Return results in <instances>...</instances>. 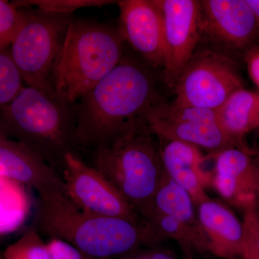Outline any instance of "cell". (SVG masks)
Returning <instances> with one entry per match:
<instances>
[{
    "mask_svg": "<svg viewBox=\"0 0 259 259\" xmlns=\"http://www.w3.org/2000/svg\"><path fill=\"white\" fill-rule=\"evenodd\" d=\"M243 225L245 228V242L243 259H259V253L255 244L254 231L248 212H244Z\"/></svg>",
    "mask_w": 259,
    "mask_h": 259,
    "instance_id": "603a6c76",
    "label": "cell"
},
{
    "mask_svg": "<svg viewBox=\"0 0 259 259\" xmlns=\"http://www.w3.org/2000/svg\"><path fill=\"white\" fill-rule=\"evenodd\" d=\"M118 28L122 38L156 70L163 69V14L157 0L117 2Z\"/></svg>",
    "mask_w": 259,
    "mask_h": 259,
    "instance_id": "7c38bea8",
    "label": "cell"
},
{
    "mask_svg": "<svg viewBox=\"0 0 259 259\" xmlns=\"http://www.w3.org/2000/svg\"><path fill=\"white\" fill-rule=\"evenodd\" d=\"M243 54L250 79L259 89V45L252 46Z\"/></svg>",
    "mask_w": 259,
    "mask_h": 259,
    "instance_id": "cb8c5ba5",
    "label": "cell"
},
{
    "mask_svg": "<svg viewBox=\"0 0 259 259\" xmlns=\"http://www.w3.org/2000/svg\"><path fill=\"white\" fill-rule=\"evenodd\" d=\"M1 259H3V258H1Z\"/></svg>",
    "mask_w": 259,
    "mask_h": 259,
    "instance_id": "f1b7e54d",
    "label": "cell"
},
{
    "mask_svg": "<svg viewBox=\"0 0 259 259\" xmlns=\"http://www.w3.org/2000/svg\"><path fill=\"white\" fill-rule=\"evenodd\" d=\"M91 158V166L115 186L145 222L166 176L159 141L149 125L92 151Z\"/></svg>",
    "mask_w": 259,
    "mask_h": 259,
    "instance_id": "5b68a950",
    "label": "cell"
},
{
    "mask_svg": "<svg viewBox=\"0 0 259 259\" xmlns=\"http://www.w3.org/2000/svg\"><path fill=\"white\" fill-rule=\"evenodd\" d=\"M62 177L66 195L79 208L97 215L145 225L115 186L78 153L65 156Z\"/></svg>",
    "mask_w": 259,
    "mask_h": 259,
    "instance_id": "9c48e42d",
    "label": "cell"
},
{
    "mask_svg": "<svg viewBox=\"0 0 259 259\" xmlns=\"http://www.w3.org/2000/svg\"><path fill=\"white\" fill-rule=\"evenodd\" d=\"M258 141H259V128L258 129ZM258 150H259V148H258Z\"/></svg>",
    "mask_w": 259,
    "mask_h": 259,
    "instance_id": "83f0119b",
    "label": "cell"
},
{
    "mask_svg": "<svg viewBox=\"0 0 259 259\" xmlns=\"http://www.w3.org/2000/svg\"><path fill=\"white\" fill-rule=\"evenodd\" d=\"M153 214H164L176 220L193 235L202 251H209L208 241L199 222L197 207L192 196L166 173L155 195L152 209L148 218Z\"/></svg>",
    "mask_w": 259,
    "mask_h": 259,
    "instance_id": "e0dca14e",
    "label": "cell"
},
{
    "mask_svg": "<svg viewBox=\"0 0 259 259\" xmlns=\"http://www.w3.org/2000/svg\"><path fill=\"white\" fill-rule=\"evenodd\" d=\"M74 104L29 88L1 107L0 135L21 143L62 176L67 153H77Z\"/></svg>",
    "mask_w": 259,
    "mask_h": 259,
    "instance_id": "3957f363",
    "label": "cell"
},
{
    "mask_svg": "<svg viewBox=\"0 0 259 259\" xmlns=\"http://www.w3.org/2000/svg\"><path fill=\"white\" fill-rule=\"evenodd\" d=\"M241 89L244 82L231 56L217 49L198 47L177 80L174 102L216 111Z\"/></svg>",
    "mask_w": 259,
    "mask_h": 259,
    "instance_id": "52a82bcc",
    "label": "cell"
},
{
    "mask_svg": "<svg viewBox=\"0 0 259 259\" xmlns=\"http://www.w3.org/2000/svg\"><path fill=\"white\" fill-rule=\"evenodd\" d=\"M25 23L23 8L0 0V49L11 47Z\"/></svg>",
    "mask_w": 259,
    "mask_h": 259,
    "instance_id": "ffe728a7",
    "label": "cell"
},
{
    "mask_svg": "<svg viewBox=\"0 0 259 259\" xmlns=\"http://www.w3.org/2000/svg\"><path fill=\"white\" fill-rule=\"evenodd\" d=\"M47 246L51 259H85L76 247L62 240L51 238Z\"/></svg>",
    "mask_w": 259,
    "mask_h": 259,
    "instance_id": "7402d4cb",
    "label": "cell"
},
{
    "mask_svg": "<svg viewBox=\"0 0 259 259\" xmlns=\"http://www.w3.org/2000/svg\"><path fill=\"white\" fill-rule=\"evenodd\" d=\"M202 37L231 51L248 50L259 35L247 0H200Z\"/></svg>",
    "mask_w": 259,
    "mask_h": 259,
    "instance_id": "8fae6325",
    "label": "cell"
},
{
    "mask_svg": "<svg viewBox=\"0 0 259 259\" xmlns=\"http://www.w3.org/2000/svg\"><path fill=\"white\" fill-rule=\"evenodd\" d=\"M247 3L249 5L253 14H254L259 32V0H247Z\"/></svg>",
    "mask_w": 259,
    "mask_h": 259,
    "instance_id": "4316f807",
    "label": "cell"
},
{
    "mask_svg": "<svg viewBox=\"0 0 259 259\" xmlns=\"http://www.w3.org/2000/svg\"><path fill=\"white\" fill-rule=\"evenodd\" d=\"M212 184L223 199L244 210L259 197V150L231 148L212 155Z\"/></svg>",
    "mask_w": 259,
    "mask_h": 259,
    "instance_id": "4fadbf2b",
    "label": "cell"
},
{
    "mask_svg": "<svg viewBox=\"0 0 259 259\" xmlns=\"http://www.w3.org/2000/svg\"><path fill=\"white\" fill-rule=\"evenodd\" d=\"M13 3L17 7H30L35 5L37 8L59 12V13H71L78 8L83 7L102 6L112 2L108 1H15Z\"/></svg>",
    "mask_w": 259,
    "mask_h": 259,
    "instance_id": "44dd1931",
    "label": "cell"
},
{
    "mask_svg": "<svg viewBox=\"0 0 259 259\" xmlns=\"http://www.w3.org/2000/svg\"><path fill=\"white\" fill-rule=\"evenodd\" d=\"M0 174L2 178L28 186L38 194L49 191L66 193L64 181L55 168L25 145L2 135Z\"/></svg>",
    "mask_w": 259,
    "mask_h": 259,
    "instance_id": "5bb4252c",
    "label": "cell"
},
{
    "mask_svg": "<svg viewBox=\"0 0 259 259\" xmlns=\"http://www.w3.org/2000/svg\"><path fill=\"white\" fill-rule=\"evenodd\" d=\"M20 8L25 14V23L10 47L13 58L27 87L58 96L53 74L68 28L74 20L72 13Z\"/></svg>",
    "mask_w": 259,
    "mask_h": 259,
    "instance_id": "8992f818",
    "label": "cell"
},
{
    "mask_svg": "<svg viewBox=\"0 0 259 259\" xmlns=\"http://www.w3.org/2000/svg\"><path fill=\"white\" fill-rule=\"evenodd\" d=\"M163 20L164 64L162 82L173 90L181 73L202 39L199 0H157Z\"/></svg>",
    "mask_w": 259,
    "mask_h": 259,
    "instance_id": "30bf717a",
    "label": "cell"
},
{
    "mask_svg": "<svg viewBox=\"0 0 259 259\" xmlns=\"http://www.w3.org/2000/svg\"><path fill=\"white\" fill-rule=\"evenodd\" d=\"M161 71L142 59L124 54L119 64L74 104L77 150L115 144L148 125L150 110L162 99Z\"/></svg>",
    "mask_w": 259,
    "mask_h": 259,
    "instance_id": "6da1fadb",
    "label": "cell"
},
{
    "mask_svg": "<svg viewBox=\"0 0 259 259\" xmlns=\"http://www.w3.org/2000/svg\"><path fill=\"white\" fill-rule=\"evenodd\" d=\"M124 44L117 27L73 20L53 74L56 95L76 103L115 69L123 57Z\"/></svg>",
    "mask_w": 259,
    "mask_h": 259,
    "instance_id": "277c9868",
    "label": "cell"
},
{
    "mask_svg": "<svg viewBox=\"0 0 259 259\" xmlns=\"http://www.w3.org/2000/svg\"><path fill=\"white\" fill-rule=\"evenodd\" d=\"M196 207L199 222L208 241L209 251L220 258H242L244 225L234 212L222 202L209 197L196 204Z\"/></svg>",
    "mask_w": 259,
    "mask_h": 259,
    "instance_id": "9a60e30c",
    "label": "cell"
},
{
    "mask_svg": "<svg viewBox=\"0 0 259 259\" xmlns=\"http://www.w3.org/2000/svg\"><path fill=\"white\" fill-rule=\"evenodd\" d=\"M158 139L166 175L189 192L195 204L208 198L204 190L208 177L202 169L204 158L200 148L182 141Z\"/></svg>",
    "mask_w": 259,
    "mask_h": 259,
    "instance_id": "2e32d148",
    "label": "cell"
},
{
    "mask_svg": "<svg viewBox=\"0 0 259 259\" xmlns=\"http://www.w3.org/2000/svg\"><path fill=\"white\" fill-rule=\"evenodd\" d=\"M148 122L157 137L194 145L211 155L236 148L220 126L215 110L182 106L163 98L150 110Z\"/></svg>",
    "mask_w": 259,
    "mask_h": 259,
    "instance_id": "ba28073f",
    "label": "cell"
},
{
    "mask_svg": "<svg viewBox=\"0 0 259 259\" xmlns=\"http://www.w3.org/2000/svg\"><path fill=\"white\" fill-rule=\"evenodd\" d=\"M124 259H175L169 253L161 250H152L137 254H128L127 258Z\"/></svg>",
    "mask_w": 259,
    "mask_h": 259,
    "instance_id": "484cf974",
    "label": "cell"
},
{
    "mask_svg": "<svg viewBox=\"0 0 259 259\" xmlns=\"http://www.w3.org/2000/svg\"><path fill=\"white\" fill-rule=\"evenodd\" d=\"M249 214L254 231L255 244L259 253V197L256 199L254 204L247 207L244 210Z\"/></svg>",
    "mask_w": 259,
    "mask_h": 259,
    "instance_id": "d4e9b609",
    "label": "cell"
},
{
    "mask_svg": "<svg viewBox=\"0 0 259 259\" xmlns=\"http://www.w3.org/2000/svg\"><path fill=\"white\" fill-rule=\"evenodd\" d=\"M218 122L236 148L248 150L245 137L259 128V93L241 89L216 110Z\"/></svg>",
    "mask_w": 259,
    "mask_h": 259,
    "instance_id": "ac0fdd59",
    "label": "cell"
},
{
    "mask_svg": "<svg viewBox=\"0 0 259 259\" xmlns=\"http://www.w3.org/2000/svg\"><path fill=\"white\" fill-rule=\"evenodd\" d=\"M32 228L74 245L88 258L124 256L152 245L145 225L86 212L61 191L38 194Z\"/></svg>",
    "mask_w": 259,
    "mask_h": 259,
    "instance_id": "7a4b0ae2",
    "label": "cell"
},
{
    "mask_svg": "<svg viewBox=\"0 0 259 259\" xmlns=\"http://www.w3.org/2000/svg\"><path fill=\"white\" fill-rule=\"evenodd\" d=\"M25 85L11 48L0 49V106H6L14 101L26 88Z\"/></svg>",
    "mask_w": 259,
    "mask_h": 259,
    "instance_id": "d6986e66",
    "label": "cell"
}]
</instances>
